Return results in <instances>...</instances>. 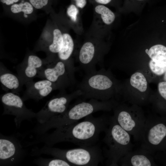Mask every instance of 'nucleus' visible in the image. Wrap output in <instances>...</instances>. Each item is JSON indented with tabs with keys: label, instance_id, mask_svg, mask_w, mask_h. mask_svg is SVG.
Here are the masks:
<instances>
[{
	"label": "nucleus",
	"instance_id": "21",
	"mask_svg": "<svg viewBox=\"0 0 166 166\" xmlns=\"http://www.w3.org/2000/svg\"><path fill=\"white\" fill-rule=\"evenodd\" d=\"M46 25L34 48L35 51L45 52L48 46L52 43L53 37V23L52 20L48 21Z\"/></svg>",
	"mask_w": 166,
	"mask_h": 166
},
{
	"label": "nucleus",
	"instance_id": "3",
	"mask_svg": "<svg viewBox=\"0 0 166 166\" xmlns=\"http://www.w3.org/2000/svg\"><path fill=\"white\" fill-rule=\"evenodd\" d=\"M104 31V27L92 22L77 52L76 60L85 74L96 71V65L102 61L107 50Z\"/></svg>",
	"mask_w": 166,
	"mask_h": 166
},
{
	"label": "nucleus",
	"instance_id": "18",
	"mask_svg": "<svg viewBox=\"0 0 166 166\" xmlns=\"http://www.w3.org/2000/svg\"><path fill=\"white\" fill-rule=\"evenodd\" d=\"M64 16L71 29L79 35L84 33V29L81 18L80 9L71 2L67 7Z\"/></svg>",
	"mask_w": 166,
	"mask_h": 166
},
{
	"label": "nucleus",
	"instance_id": "29",
	"mask_svg": "<svg viewBox=\"0 0 166 166\" xmlns=\"http://www.w3.org/2000/svg\"><path fill=\"white\" fill-rule=\"evenodd\" d=\"M164 74V80L165 81H166V69Z\"/></svg>",
	"mask_w": 166,
	"mask_h": 166
},
{
	"label": "nucleus",
	"instance_id": "9",
	"mask_svg": "<svg viewBox=\"0 0 166 166\" xmlns=\"http://www.w3.org/2000/svg\"><path fill=\"white\" fill-rule=\"evenodd\" d=\"M81 91L77 89L67 94L65 90L52 97L38 112L36 113L35 118L39 124L44 123L51 118L64 113L68 109L70 102L81 96Z\"/></svg>",
	"mask_w": 166,
	"mask_h": 166
},
{
	"label": "nucleus",
	"instance_id": "27",
	"mask_svg": "<svg viewBox=\"0 0 166 166\" xmlns=\"http://www.w3.org/2000/svg\"><path fill=\"white\" fill-rule=\"evenodd\" d=\"M80 10L84 8L87 5V0H71Z\"/></svg>",
	"mask_w": 166,
	"mask_h": 166
},
{
	"label": "nucleus",
	"instance_id": "2",
	"mask_svg": "<svg viewBox=\"0 0 166 166\" xmlns=\"http://www.w3.org/2000/svg\"><path fill=\"white\" fill-rule=\"evenodd\" d=\"M116 104L112 100L101 101L93 99L87 101L80 100L63 113L54 117L44 123L39 124L31 132L37 135L43 134L52 128L77 122L96 112L109 111Z\"/></svg>",
	"mask_w": 166,
	"mask_h": 166
},
{
	"label": "nucleus",
	"instance_id": "4",
	"mask_svg": "<svg viewBox=\"0 0 166 166\" xmlns=\"http://www.w3.org/2000/svg\"><path fill=\"white\" fill-rule=\"evenodd\" d=\"M44 154L64 160L73 166H96L104 160L100 148L97 145L80 147L70 149H64L45 145L40 148L32 149L31 155Z\"/></svg>",
	"mask_w": 166,
	"mask_h": 166
},
{
	"label": "nucleus",
	"instance_id": "28",
	"mask_svg": "<svg viewBox=\"0 0 166 166\" xmlns=\"http://www.w3.org/2000/svg\"><path fill=\"white\" fill-rule=\"evenodd\" d=\"M23 0H0V1L3 7H4L19 3Z\"/></svg>",
	"mask_w": 166,
	"mask_h": 166
},
{
	"label": "nucleus",
	"instance_id": "19",
	"mask_svg": "<svg viewBox=\"0 0 166 166\" xmlns=\"http://www.w3.org/2000/svg\"><path fill=\"white\" fill-rule=\"evenodd\" d=\"M93 6V22L104 27L109 25L114 21V13L106 6L95 5Z\"/></svg>",
	"mask_w": 166,
	"mask_h": 166
},
{
	"label": "nucleus",
	"instance_id": "23",
	"mask_svg": "<svg viewBox=\"0 0 166 166\" xmlns=\"http://www.w3.org/2000/svg\"><path fill=\"white\" fill-rule=\"evenodd\" d=\"M34 163L39 166H73L72 164L64 160L54 157L52 158H40L35 160Z\"/></svg>",
	"mask_w": 166,
	"mask_h": 166
},
{
	"label": "nucleus",
	"instance_id": "17",
	"mask_svg": "<svg viewBox=\"0 0 166 166\" xmlns=\"http://www.w3.org/2000/svg\"><path fill=\"white\" fill-rule=\"evenodd\" d=\"M0 81L2 89L18 93L23 85L19 78L8 70L4 64L0 62Z\"/></svg>",
	"mask_w": 166,
	"mask_h": 166
},
{
	"label": "nucleus",
	"instance_id": "16",
	"mask_svg": "<svg viewBox=\"0 0 166 166\" xmlns=\"http://www.w3.org/2000/svg\"><path fill=\"white\" fill-rule=\"evenodd\" d=\"M145 51L151 59L148 63L151 71L158 76L164 74L166 69V47L157 44Z\"/></svg>",
	"mask_w": 166,
	"mask_h": 166
},
{
	"label": "nucleus",
	"instance_id": "8",
	"mask_svg": "<svg viewBox=\"0 0 166 166\" xmlns=\"http://www.w3.org/2000/svg\"><path fill=\"white\" fill-rule=\"evenodd\" d=\"M113 109V116L117 123L132 136L135 140L140 141L146 119L142 111L135 106L128 108L117 104Z\"/></svg>",
	"mask_w": 166,
	"mask_h": 166
},
{
	"label": "nucleus",
	"instance_id": "1",
	"mask_svg": "<svg viewBox=\"0 0 166 166\" xmlns=\"http://www.w3.org/2000/svg\"><path fill=\"white\" fill-rule=\"evenodd\" d=\"M110 118L105 115L95 117L91 114L81 122L56 128L51 133L38 135L36 140L29 144L42 142L52 147L59 143L68 142L82 147L94 146L98 141L100 133L108 127Z\"/></svg>",
	"mask_w": 166,
	"mask_h": 166
},
{
	"label": "nucleus",
	"instance_id": "15",
	"mask_svg": "<svg viewBox=\"0 0 166 166\" xmlns=\"http://www.w3.org/2000/svg\"><path fill=\"white\" fill-rule=\"evenodd\" d=\"M3 8L9 16L22 22L28 23L36 18V9L26 0Z\"/></svg>",
	"mask_w": 166,
	"mask_h": 166
},
{
	"label": "nucleus",
	"instance_id": "5",
	"mask_svg": "<svg viewBox=\"0 0 166 166\" xmlns=\"http://www.w3.org/2000/svg\"><path fill=\"white\" fill-rule=\"evenodd\" d=\"M104 132L105 135L103 141L106 146L104 150L107 159L106 164L118 166L120 160L132 150L131 135L117 123L113 116L111 117L109 126Z\"/></svg>",
	"mask_w": 166,
	"mask_h": 166
},
{
	"label": "nucleus",
	"instance_id": "10",
	"mask_svg": "<svg viewBox=\"0 0 166 166\" xmlns=\"http://www.w3.org/2000/svg\"><path fill=\"white\" fill-rule=\"evenodd\" d=\"M0 98L4 109L2 115L14 116V121L17 128L20 127L23 121H31L35 118L36 113L26 107L24 101L17 93L7 92L1 95Z\"/></svg>",
	"mask_w": 166,
	"mask_h": 166
},
{
	"label": "nucleus",
	"instance_id": "11",
	"mask_svg": "<svg viewBox=\"0 0 166 166\" xmlns=\"http://www.w3.org/2000/svg\"><path fill=\"white\" fill-rule=\"evenodd\" d=\"M25 153L16 138L0 134V166L16 165L23 159Z\"/></svg>",
	"mask_w": 166,
	"mask_h": 166
},
{
	"label": "nucleus",
	"instance_id": "6",
	"mask_svg": "<svg viewBox=\"0 0 166 166\" xmlns=\"http://www.w3.org/2000/svg\"><path fill=\"white\" fill-rule=\"evenodd\" d=\"M116 87L109 73L102 68L85 74L77 89L81 91V96L83 100L93 99L107 101L112 97Z\"/></svg>",
	"mask_w": 166,
	"mask_h": 166
},
{
	"label": "nucleus",
	"instance_id": "22",
	"mask_svg": "<svg viewBox=\"0 0 166 166\" xmlns=\"http://www.w3.org/2000/svg\"><path fill=\"white\" fill-rule=\"evenodd\" d=\"M131 85L141 92H144L147 88V82L144 75L137 72L133 73L130 78Z\"/></svg>",
	"mask_w": 166,
	"mask_h": 166
},
{
	"label": "nucleus",
	"instance_id": "13",
	"mask_svg": "<svg viewBox=\"0 0 166 166\" xmlns=\"http://www.w3.org/2000/svg\"><path fill=\"white\" fill-rule=\"evenodd\" d=\"M26 90L22 97L24 101L32 99L39 101L48 95L53 91L59 90L55 84L46 79L37 81H28L25 84Z\"/></svg>",
	"mask_w": 166,
	"mask_h": 166
},
{
	"label": "nucleus",
	"instance_id": "25",
	"mask_svg": "<svg viewBox=\"0 0 166 166\" xmlns=\"http://www.w3.org/2000/svg\"><path fill=\"white\" fill-rule=\"evenodd\" d=\"M158 89L160 96L166 100V81H162L159 83Z\"/></svg>",
	"mask_w": 166,
	"mask_h": 166
},
{
	"label": "nucleus",
	"instance_id": "30",
	"mask_svg": "<svg viewBox=\"0 0 166 166\" xmlns=\"http://www.w3.org/2000/svg\"><path fill=\"white\" fill-rule=\"evenodd\" d=\"M56 2H57V0H55Z\"/></svg>",
	"mask_w": 166,
	"mask_h": 166
},
{
	"label": "nucleus",
	"instance_id": "14",
	"mask_svg": "<svg viewBox=\"0 0 166 166\" xmlns=\"http://www.w3.org/2000/svg\"><path fill=\"white\" fill-rule=\"evenodd\" d=\"M153 153L141 147L128 152L119 160L121 166H152L156 165Z\"/></svg>",
	"mask_w": 166,
	"mask_h": 166
},
{
	"label": "nucleus",
	"instance_id": "24",
	"mask_svg": "<svg viewBox=\"0 0 166 166\" xmlns=\"http://www.w3.org/2000/svg\"><path fill=\"white\" fill-rule=\"evenodd\" d=\"M36 10H42L47 13H50L54 10L52 5L56 2L55 0H26Z\"/></svg>",
	"mask_w": 166,
	"mask_h": 166
},
{
	"label": "nucleus",
	"instance_id": "12",
	"mask_svg": "<svg viewBox=\"0 0 166 166\" xmlns=\"http://www.w3.org/2000/svg\"><path fill=\"white\" fill-rule=\"evenodd\" d=\"M44 65L43 59L31 52H28L23 61L16 67L17 75L23 85L37 77Z\"/></svg>",
	"mask_w": 166,
	"mask_h": 166
},
{
	"label": "nucleus",
	"instance_id": "20",
	"mask_svg": "<svg viewBox=\"0 0 166 166\" xmlns=\"http://www.w3.org/2000/svg\"><path fill=\"white\" fill-rule=\"evenodd\" d=\"M52 20L53 23V39L52 43L45 52L47 54V57L57 56L58 53L61 49L63 43V36L61 30L56 22L52 19Z\"/></svg>",
	"mask_w": 166,
	"mask_h": 166
},
{
	"label": "nucleus",
	"instance_id": "7",
	"mask_svg": "<svg viewBox=\"0 0 166 166\" xmlns=\"http://www.w3.org/2000/svg\"><path fill=\"white\" fill-rule=\"evenodd\" d=\"M44 65L37 77L47 79L55 84L60 91L74 85L76 81L74 74L67 64L57 56L43 59Z\"/></svg>",
	"mask_w": 166,
	"mask_h": 166
},
{
	"label": "nucleus",
	"instance_id": "26",
	"mask_svg": "<svg viewBox=\"0 0 166 166\" xmlns=\"http://www.w3.org/2000/svg\"><path fill=\"white\" fill-rule=\"evenodd\" d=\"M93 5H102L106 6L111 4L114 0H88Z\"/></svg>",
	"mask_w": 166,
	"mask_h": 166
}]
</instances>
